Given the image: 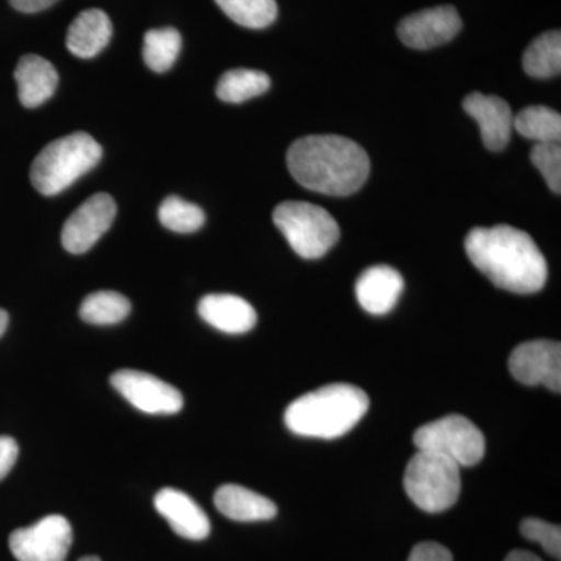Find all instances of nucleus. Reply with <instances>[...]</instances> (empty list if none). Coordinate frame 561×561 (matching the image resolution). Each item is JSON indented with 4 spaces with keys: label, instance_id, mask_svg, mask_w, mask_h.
Segmentation results:
<instances>
[{
    "label": "nucleus",
    "instance_id": "nucleus-1",
    "mask_svg": "<svg viewBox=\"0 0 561 561\" xmlns=\"http://www.w3.org/2000/svg\"><path fill=\"white\" fill-rule=\"evenodd\" d=\"M468 257L479 272L512 294H537L548 279V264L526 231L508 225L474 228L465 239Z\"/></svg>",
    "mask_w": 561,
    "mask_h": 561
},
{
    "label": "nucleus",
    "instance_id": "nucleus-2",
    "mask_svg": "<svg viewBox=\"0 0 561 561\" xmlns=\"http://www.w3.org/2000/svg\"><path fill=\"white\" fill-rule=\"evenodd\" d=\"M287 168L306 190L348 197L368 180L370 158L359 144L345 136L311 135L291 144Z\"/></svg>",
    "mask_w": 561,
    "mask_h": 561
},
{
    "label": "nucleus",
    "instance_id": "nucleus-3",
    "mask_svg": "<svg viewBox=\"0 0 561 561\" xmlns=\"http://www.w3.org/2000/svg\"><path fill=\"white\" fill-rule=\"evenodd\" d=\"M368 408V394L359 387L331 383L291 402L284 421L289 431L301 437L332 440L353 431Z\"/></svg>",
    "mask_w": 561,
    "mask_h": 561
},
{
    "label": "nucleus",
    "instance_id": "nucleus-4",
    "mask_svg": "<svg viewBox=\"0 0 561 561\" xmlns=\"http://www.w3.org/2000/svg\"><path fill=\"white\" fill-rule=\"evenodd\" d=\"M101 144L83 131L47 144L33 161L31 180L39 194L51 197L72 186L102 160Z\"/></svg>",
    "mask_w": 561,
    "mask_h": 561
},
{
    "label": "nucleus",
    "instance_id": "nucleus-5",
    "mask_svg": "<svg viewBox=\"0 0 561 561\" xmlns=\"http://www.w3.org/2000/svg\"><path fill=\"white\" fill-rule=\"evenodd\" d=\"M273 221L302 260H320L341 239L334 217L312 203L283 202L273 210Z\"/></svg>",
    "mask_w": 561,
    "mask_h": 561
},
{
    "label": "nucleus",
    "instance_id": "nucleus-6",
    "mask_svg": "<svg viewBox=\"0 0 561 561\" xmlns=\"http://www.w3.org/2000/svg\"><path fill=\"white\" fill-rule=\"evenodd\" d=\"M404 490L423 512L449 511L459 501L460 467L438 454L419 451L405 468Z\"/></svg>",
    "mask_w": 561,
    "mask_h": 561
},
{
    "label": "nucleus",
    "instance_id": "nucleus-7",
    "mask_svg": "<svg viewBox=\"0 0 561 561\" xmlns=\"http://www.w3.org/2000/svg\"><path fill=\"white\" fill-rule=\"evenodd\" d=\"M419 451L438 454L459 467H474L485 456V437L467 416L448 415L424 424L413 435Z\"/></svg>",
    "mask_w": 561,
    "mask_h": 561
},
{
    "label": "nucleus",
    "instance_id": "nucleus-8",
    "mask_svg": "<svg viewBox=\"0 0 561 561\" xmlns=\"http://www.w3.org/2000/svg\"><path fill=\"white\" fill-rule=\"evenodd\" d=\"M72 546V527L61 515H49L10 535V551L18 561H65Z\"/></svg>",
    "mask_w": 561,
    "mask_h": 561
},
{
    "label": "nucleus",
    "instance_id": "nucleus-9",
    "mask_svg": "<svg viewBox=\"0 0 561 561\" xmlns=\"http://www.w3.org/2000/svg\"><path fill=\"white\" fill-rule=\"evenodd\" d=\"M111 383L133 408L150 415H173L183 409V394L157 376L136 370H121Z\"/></svg>",
    "mask_w": 561,
    "mask_h": 561
},
{
    "label": "nucleus",
    "instance_id": "nucleus-10",
    "mask_svg": "<svg viewBox=\"0 0 561 561\" xmlns=\"http://www.w3.org/2000/svg\"><path fill=\"white\" fill-rule=\"evenodd\" d=\"M116 202L108 194H95L73 210L61 231L62 247L83 254L98 243L116 219Z\"/></svg>",
    "mask_w": 561,
    "mask_h": 561
},
{
    "label": "nucleus",
    "instance_id": "nucleus-11",
    "mask_svg": "<svg viewBox=\"0 0 561 561\" xmlns=\"http://www.w3.org/2000/svg\"><path fill=\"white\" fill-rule=\"evenodd\" d=\"M508 370L524 386H545L561 391V345L552 341H531L516 346L508 359Z\"/></svg>",
    "mask_w": 561,
    "mask_h": 561
},
{
    "label": "nucleus",
    "instance_id": "nucleus-12",
    "mask_svg": "<svg viewBox=\"0 0 561 561\" xmlns=\"http://www.w3.org/2000/svg\"><path fill=\"white\" fill-rule=\"evenodd\" d=\"M461 24L459 11L454 7H435L404 18L398 25V36L411 49H434L456 38Z\"/></svg>",
    "mask_w": 561,
    "mask_h": 561
},
{
    "label": "nucleus",
    "instance_id": "nucleus-13",
    "mask_svg": "<svg viewBox=\"0 0 561 561\" xmlns=\"http://www.w3.org/2000/svg\"><path fill=\"white\" fill-rule=\"evenodd\" d=\"M463 110L478 122L483 146L491 151H501L511 142L513 111L504 99L472 92L463 101Z\"/></svg>",
    "mask_w": 561,
    "mask_h": 561
},
{
    "label": "nucleus",
    "instance_id": "nucleus-14",
    "mask_svg": "<svg viewBox=\"0 0 561 561\" xmlns=\"http://www.w3.org/2000/svg\"><path fill=\"white\" fill-rule=\"evenodd\" d=\"M154 507L173 531L186 540L201 541L208 538L210 523L201 505L183 491L162 489L154 496Z\"/></svg>",
    "mask_w": 561,
    "mask_h": 561
},
{
    "label": "nucleus",
    "instance_id": "nucleus-15",
    "mask_svg": "<svg viewBox=\"0 0 561 561\" xmlns=\"http://www.w3.org/2000/svg\"><path fill=\"white\" fill-rule=\"evenodd\" d=\"M404 279L390 265H375L367 268L356 283V298L360 308L373 316H386L397 306Z\"/></svg>",
    "mask_w": 561,
    "mask_h": 561
},
{
    "label": "nucleus",
    "instance_id": "nucleus-16",
    "mask_svg": "<svg viewBox=\"0 0 561 561\" xmlns=\"http://www.w3.org/2000/svg\"><path fill=\"white\" fill-rule=\"evenodd\" d=\"M198 313L206 323L225 334H245L256 327L253 306L230 294H210L198 302Z\"/></svg>",
    "mask_w": 561,
    "mask_h": 561
},
{
    "label": "nucleus",
    "instance_id": "nucleus-17",
    "mask_svg": "<svg viewBox=\"0 0 561 561\" xmlns=\"http://www.w3.org/2000/svg\"><path fill=\"white\" fill-rule=\"evenodd\" d=\"M14 80L22 105L25 108H38L57 91L58 72L46 58L24 55L14 70Z\"/></svg>",
    "mask_w": 561,
    "mask_h": 561
},
{
    "label": "nucleus",
    "instance_id": "nucleus-18",
    "mask_svg": "<svg viewBox=\"0 0 561 561\" xmlns=\"http://www.w3.org/2000/svg\"><path fill=\"white\" fill-rule=\"evenodd\" d=\"M217 511L232 522H268L278 515V507L268 497L241 485H221L214 494Z\"/></svg>",
    "mask_w": 561,
    "mask_h": 561
},
{
    "label": "nucleus",
    "instance_id": "nucleus-19",
    "mask_svg": "<svg viewBox=\"0 0 561 561\" xmlns=\"http://www.w3.org/2000/svg\"><path fill=\"white\" fill-rule=\"evenodd\" d=\"M113 24L105 11L91 9L81 11L68 31L66 46L79 58H94L111 41Z\"/></svg>",
    "mask_w": 561,
    "mask_h": 561
},
{
    "label": "nucleus",
    "instance_id": "nucleus-20",
    "mask_svg": "<svg viewBox=\"0 0 561 561\" xmlns=\"http://www.w3.org/2000/svg\"><path fill=\"white\" fill-rule=\"evenodd\" d=\"M523 68L535 79H552L561 70V33L551 31L535 38L524 51Z\"/></svg>",
    "mask_w": 561,
    "mask_h": 561
},
{
    "label": "nucleus",
    "instance_id": "nucleus-21",
    "mask_svg": "<svg viewBox=\"0 0 561 561\" xmlns=\"http://www.w3.org/2000/svg\"><path fill=\"white\" fill-rule=\"evenodd\" d=\"M271 83L267 73L261 70L232 69L220 77L216 94L221 102L242 103L265 94Z\"/></svg>",
    "mask_w": 561,
    "mask_h": 561
},
{
    "label": "nucleus",
    "instance_id": "nucleus-22",
    "mask_svg": "<svg viewBox=\"0 0 561 561\" xmlns=\"http://www.w3.org/2000/svg\"><path fill=\"white\" fill-rule=\"evenodd\" d=\"M513 128L537 144L560 142L561 116L548 106H527L513 119Z\"/></svg>",
    "mask_w": 561,
    "mask_h": 561
},
{
    "label": "nucleus",
    "instance_id": "nucleus-23",
    "mask_svg": "<svg viewBox=\"0 0 561 561\" xmlns=\"http://www.w3.org/2000/svg\"><path fill=\"white\" fill-rule=\"evenodd\" d=\"M180 50L181 35L176 28H153L144 36V61L153 72H168L175 65Z\"/></svg>",
    "mask_w": 561,
    "mask_h": 561
},
{
    "label": "nucleus",
    "instance_id": "nucleus-24",
    "mask_svg": "<svg viewBox=\"0 0 561 561\" xmlns=\"http://www.w3.org/2000/svg\"><path fill=\"white\" fill-rule=\"evenodd\" d=\"M130 301L119 291L102 290L88 295L80 306V317L91 324H116L127 319Z\"/></svg>",
    "mask_w": 561,
    "mask_h": 561
},
{
    "label": "nucleus",
    "instance_id": "nucleus-25",
    "mask_svg": "<svg viewBox=\"0 0 561 561\" xmlns=\"http://www.w3.org/2000/svg\"><path fill=\"white\" fill-rule=\"evenodd\" d=\"M221 11L247 28L268 27L278 16L276 0H216Z\"/></svg>",
    "mask_w": 561,
    "mask_h": 561
},
{
    "label": "nucleus",
    "instance_id": "nucleus-26",
    "mask_svg": "<svg viewBox=\"0 0 561 561\" xmlns=\"http://www.w3.org/2000/svg\"><path fill=\"white\" fill-rule=\"evenodd\" d=\"M158 219L162 227L180 234H191L201 230L205 225V210L195 203L184 202L183 198L171 195L164 198L158 209Z\"/></svg>",
    "mask_w": 561,
    "mask_h": 561
},
{
    "label": "nucleus",
    "instance_id": "nucleus-27",
    "mask_svg": "<svg viewBox=\"0 0 561 561\" xmlns=\"http://www.w3.org/2000/svg\"><path fill=\"white\" fill-rule=\"evenodd\" d=\"M530 161L548 183L549 190L561 192V147L560 142L535 144Z\"/></svg>",
    "mask_w": 561,
    "mask_h": 561
},
{
    "label": "nucleus",
    "instance_id": "nucleus-28",
    "mask_svg": "<svg viewBox=\"0 0 561 561\" xmlns=\"http://www.w3.org/2000/svg\"><path fill=\"white\" fill-rule=\"evenodd\" d=\"M522 534L526 540L538 542L553 559L561 560L560 526L542 519L527 518L522 523Z\"/></svg>",
    "mask_w": 561,
    "mask_h": 561
},
{
    "label": "nucleus",
    "instance_id": "nucleus-29",
    "mask_svg": "<svg viewBox=\"0 0 561 561\" xmlns=\"http://www.w3.org/2000/svg\"><path fill=\"white\" fill-rule=\"evenodd\" d=\"M408 561H453V553L438 542H420L412 549Z\"/></svg>",
    "mask_w": 561,
    "mask_h": 561
},
{
    "label": "nucleus",
    "instance_id": "nucleus-30",
    "mask_svg": "<svg viewBox=\"0 0 561 561\" xmlns=\"http://www.w3.org/2000/svg\"><path fill=\"white\" fill-rule=\"evenodd\" d=\"M20 456L18 443L11 437H0V481L11 471Z\"/></svg>",
    "mask_w": 561,
    "mask_h": 561
},
{
    "label": "nucleus",
    "instance_id": "nucleus-31",
    "mask_svg": "<svg viewBox=\"0 0 561 561\" xmlns=\"http://www.w3.org/2000/svg\"><path fill=\"white\" fill-rule=\"evenodd\" d=\"M55 2L57 0H10L13 9L21 13H38V11L49 9Z\"/></svg>",
    "mask_w": 561,
    "mask_h": 561
},
{
    "label": "nucleus",
    "instance_id": "nucleus-32",
    "mask_svg": "<svg viewBox=\"0 0 561 561\" xmlns=\"http://www.w3.org/2000/svg\"><path fill=\"white\" fill-rule=\"evenodd\" d=\"M504 561H542L540 557L535 556V553H531L529 551H519V549H516V551H512L508 553L507 557H505Z\"/></svg>",
    "mask_w": 561,
    "mask_h": 561
},
{
    "label": "nucleus",
    "instance_id": "nucleus-33",
    "mask_svg": "<svg viewBox=\"0 0 561 561\" xmlns=\"http://www.w3.org/2000/svg\"><path fill=\"white\" fill-rule=\"evenodd\" d=\"M9 313L0 309V337H2L3 332L7 331V327H9Z\"/></svg>",
    "mask_w": 561,
    "mask_h": 561
},
{
    "label": "nucleus",
    "instance_id": "nucleus-34",
    "mask_svg": "<svg viewBox=\"0 0 561 561\" xmlns=\"http://www.w3.org/2000/svg\"><path fill=\"white\" fill-rule=\"evenodd\" d=\"M79 561H102L101 559H98V557H83V559Z\"/></svg>",
    "mask_w": 561,
    "mask_h": 561
}]
</instances>
